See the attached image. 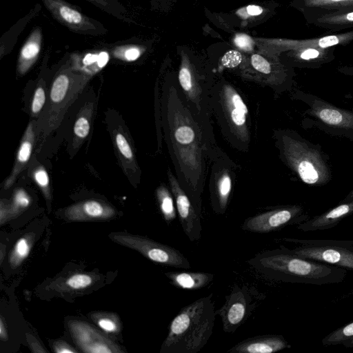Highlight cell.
<instances>
[{
    "mask_svg": "<svg viewBox=\"0 0 353 353\" xmlns=\"http://www.w3.org/2000/svg\"><path fill=\"white\" fill-rule=\"evenodd\" d=\"M163 97L165 136L176 178L201 215L208 161H215L224 157L180 85L171 82L163 88Z\"/></svg>",
    "mask_w": 353,
    "mask_h": 353,
    "instance_id": "1",
    "label": "cell"
},
{
    "mask_svg": "<svg viewBox=\"0 0 353 353\" xmlns=\"http://www.w3.org/2000/svg\"><path fill=\"white\" fill-rule=\"evenodd\" d=\"M247 262L265 279L284 283L316 285L339 283L347 274L343 268L300 257L282 245L261 251Z\"/></svg>",
    "mask_w": 353,
    "mask_h": 353,
    "instance_id": "2",
    "label": "cell"
},
{
    "mask_svg": "<svg viewBox=\"0 0 353 353\" xmlns=\"http://www.w3.org/2000/svg\"><path fill=\"white\" fill-rule=\"evenodd\" d=\"M274 139L280 159L302 183L322 187L332 180L330 157L320 144L291 129L275 130Z\"/></svg>",
    "mask_w": 353,
    "mask_h": 353,
    "instance_id": "3",
    "label": "cell"
},
{
    "mask_svg": "<svg viewBox=\"0 0 353 353\" xmlns=\"http://www.w3.org/2000/svg\"><path fill=\"white\" fill-rule=\"evenodd\" d=\"M216 315L212 293L182 307L169 325L160 352H199L213 333Z\"/></svg>",
    "mask_w": 353,
    "mask_h": 353,
    "instance_id": "4",
    "label": "cell"
},
{
    "mask_svg": "<svg viewBox=\"0 0 353 353\" xmlns=\"http://www.w3.org/2000/svg\"><path fill=\"white\" fill-rule=\"evenodd\" d=\"M211 111L226 140L239 150L246 151L251 141L249 111L233 85L223 83L210 87L209 112Z\"/></svg>",
    "mask_w": 353,
    "mask_h": 353,
    "instance_id": "5",
    "label": "cell"
},
{
    "mask_svg": "<svg viewBox=\"0 0 353 353\" xmlns=\"http://www.w3.org/2000/svg\"><path fill=\"white\" fill-rule=\"evenodd\" d=\"M291 97L306 105L302 120L304 128H315L331 137L353 141V109L336 106L319 96L301 90H295Z\"/></svg>",
    "mask_w": 353,
    "mask_h": 353,
    "instance_id": "6",
    "label": "cell"
},
{
    "mask_svg": "<svg viewBox=\"0 0 353 353\" xmlns=\"http://www.w3.org/2000/svg\"><path fill=\"white\" fill-rule=\"evenodd\" d=\"M298 245L290 250L309 260L353 270V240L283 238Z\"/></svg>",
    "mask_w": 353,
    "mask_h": 353,
    "instance_id": "7",
    "label": "cell"
},
{
    "mask_svg": "<svg viewBox=\"0 0 353 353\" xmlns=\"http://www.w3.org/2000/svg\"><path fill=\"white\" fill-rule=\"evenodd\" d=\"M265 299V294L252 285L235 284L225 302L216 310L225 333H234Z\"/></svg>",
    "mask_w": 353,
    "mask_h": 353,
    "instance_id": "8",
    "label": "cell"
},
{
    "mask_svg": "<svg viewBox=\"0 0 353 353\" xmlns=\"http://www.w3.org/2000/svg\"><path fill=\"white\" fill-rule=\"evenodd\" d=\"M87 80L85 77L72 74L69 70L61 72L56 77L50 90V103L45 117L43 137L57 127L63 112L77 97Z\"/></svg>",
    "mask_w": 353,
    "mask_h": 353,
    "instance_id": "9",
    "label": "cell"
},
{
    "mask_svg": "<svg viewBox=\"0 0 353 353\" xmlns=\"http://www.w3.org/2000/svg\"><path fill=\"white\" fill-rule=\"evenodd\" d=\"M109 237L114 243L134 250L153 262L176 268H191L188 259L179 250L148 237L124 232H112Z\"/></svg>",
    "mask_w": 353,
    "mask_h": 353,
    "instance_id": "10",
    "label": "cell"
},
{
    "mask_svg": "<svg viewBox=\"0 0 353 353\" xmlns=\"http://www.w3.org/2000/svg\"><path fill=\"white\" fill-rule=\"evenodd\" d=\"M310 218L307 210L302 205H282L247 218L241 228L249 232L267 234L297 225Z\"/></svg>",
    "mask_w": 353,
    "mask_h": 353,
    "instance_id": "11",
    "label": "cell"
},
{
    "mask_svg": "<svg viewBox=\"0 0 353 353\" xmlns=\"http://www.w3.org/2000/svg\"><path fill=\"white\" fill-rule=\"evenodd\" d=\"M168 178L182 229L190 241H198L202 233L201 215L170 169L168 170Z\"/></svg>",
    "mask_w": 353,
    "mask_h": 353,
    "instance_id": "12",
    "label": "cell"
},
{
    "mask_svg": "<svg viewBox=\"0 0 353 353\" xmlns=\"http://www.w3.org/2000/svg\"><path fill=\"white\" fill-rule=\"evenodd\" d=\"M68 328L76 345L88 353L122 352L119 347L90 324L81 321H71Z\"/></svg>",
    "mask_w": 353,
    "mask_h": 353,
    "instance_id": "13",
    "label": "cell"
},
{
    "mask_svg": "<svg viewBox=\"0 0 353 353\" xmlns=\"http://www.w3.org/2000/svg\"><path fill=\"white\" fill-rule=\"evenodd\" d=\"M210 201L213 211L223 214L228 206L232 190V172L229 161L221 159L214 161L210 179Z\"/></svg>",
    "mask_w": 353,
    "mask_h": 353,
    "instance_id": "14",
    "label": "cell"
},
{
    "mask_svg": "<svg viewBox=\"0 0 353 353\" xmlns=\"http://www.w3.org/2000/svg\"><path fill=\"white\" fill-rule=\"evenodd\" d=\"M55 19L72 31L90 34H99V27L79 11L63 0H42Z\"/></svg>",
    "mask_w": 353,
    "mask_h": 353,
    "instance_id": "15",
    "label": "cell"
},
{
    "mask_svg": "<svg viewBox=\"0 0 353 353\" xmlns=\"http://www.w3.org/2000/svg\"><path fill=\"white\" fill-rule=\"evenodd\" d=\"M64 215L70 221H104L113 218L116 211L103 201L87 200L68 207Z\"/></svg>",
    "mask_w": 353,
    "mask_h": 353,
    "instance_id": "16",
    "label": "cell"
},
{
    "mask_svg": "<svg viewBox=\"0 0 353 353\" xmlns=\"http://www.w3.org/2000/svg\"><path fill=\"white\" fill-rule=\"evenodd\" d=\"M353 214V199L341 201L334 208H330L321 214L310 218L307 221L297 225L296 228L303 232L323 230L336 226L343 219Z\"/></svg>",
    "mask_w": 353,
    "mask_h": 353,
    "instance_id": "17",
    "label": "cell"
},
{
    "mask_svg": "<svg viewBox=\"0 0 353 353\" xmlns=\"http://www.w3.org/2000/svg\"><path fill=\"white\" fill-rule=\"evenodd\" d=\"M282 335L264 334L244 339L228 350L229 353H274L290 348Z\"/></svg>",
    "mask_w": 353,
    "mask_h": 353,
    "instance_id": "18",
    "label": "cell"
},
{
    "mask_svg": "<svg viewBox=\"0 0 353 353\" xmlns=\"http://www.w3.org/2000/svg\"><path fill=\"white\" fill-rule=\"evenodd\" d=\"M296 6L308 23L324 14L353 10V0H296Z\"/></svg>",
    "mask_w": 353,
    "mask_h": 353,
    "instance_id": "19",
    "label": "cell"
},
{
    "mask_svg": "<svg viewBox=\"0 0 353 353\" xmlns=\"http://www.w3.org/2000/svg\"><path fill=\"white\" fill-rule=\"evenodd\" d=\"M334 47L296 48L293 49L292 58L297 67L319 69L334 60Z\"/></svg>",
    "mask_w": 353,
    "mask_h": 353,
    "instance_id": "20",
    "label": "cell"
},
{
    "mask_svg": "<svg viewBox=\"0 0 353 353\" xmlns=\"http://www.w3.org/2000/svg\"><path fill=\"white\" fill-rule=\"evenodd\" d=\"M170 283L183 290H196L203 288L212 282L214 275L203 272L171 271L165 273Z\"/></svg>",
    "mask_w": 353,
    "mask_h": 353,
    "instance_id": "21",
    "label": "cell"
},
{
    "mask_svg": "<svg viewBox=\"0 0 353 353\" xmlns=\"http://www.w3.org/2000/svg\"><path fill=\"white\" fill-rule=\"evenodd\" d=\"M34 130L33 123L27 127L21 139L15 160V163L10 176L4 183V189L10 188L15 182L17 176L28 163L34 147Z\"/></svg>",
    "mask_w": 353,
    "mask_h": 353,
    "instance_id": "22",
    "label": "cell"
},
{
    "mask_svg": "<svg viewBox=\"0 0 353 353\" xmlns=\"http://www.w3.org/2000/svg\"><path fill=\"white\" fill-rule=\"evenodd\" d=\"M41 30L37 28L23 46L17 64V72L19 74H26L36 61L41 50Z\"/></svg>",
    "mask_w": 353,
    "mask_h": 353,
    "instance_id": "23",
    "label": "cell"
},
{
    "mask_svg": "<svg viewBox=\"0 0 353 353\" xmlns=\"http://www.w3.org/2000/svg\"><path fill=\"white\" fill-rule=\"evenodd\" d=\"M316 27L332 32L353 29V10L336 12L316 17L308 22Z\"/></svg>",
    "mask_w": 353,
    "mask_h": 353,
    "instance_id": "24",
    "label": "cell"
},
{
    "mask_svg": "<svg viewBox=\"0 0 353 353\" xmlns=\"http://www.w3.org/2000/svg\"><path fill=\"white\" fill-rule=\"evenodd\" d=\"M35 234L29 232L19 239L11 250L8 262L12 268H17L28 257L34 244Z\"/></svg>",
    "mask_w": 353,
    "mask_h": 353,
    "instance_id": "25",
    "label": "cell"
},
{
    "mask_svg": "<svg viewBox=\"0 0 353 353\" xmlns=\"http://www.w3.org/2000/svg\"><path fill=\"white\" fill-rule=\"evenodd\" d=\"M159 207L164 221L170 224L176 216V208L171 190L164 184L159 185L156 190Z\"/></svg>",
    "mask_w": 353,
    "mask_h": 353,
    "instance_id": "26",
    "label": "cell"
},
{
    "mask_svg": "<svg viewBox=\"0 0 353 353\" xmlns=\"http://www.w3.org/2000/svg\"><path fill=\"white\" fill-rule=\"evenodd\" d=\"M352 337L353 321L331 332L321 340V343L323 345H339Z\"/></svg>",
    "mask_w": 353,
    "mask_h": 353,
    "instance_id": "27",
    "label": "cell"
},
{
    "mask_svg": "<svg viewBox=\"0 0 353 353\" xmlns=\"http://www.w3.org/2000/svg\"><path fill=\"white\" fill-rule=\"evenodd\" d=\"M31 199L28 194L22 188L15 190L11 208L10 217H15L26 210L30 205Z\"/></svg>",
    "mask_w": 353,
    "mask_h": 353,
    "instance_id": "28",
    "label": "cell"
},
{
    "mask_svg": "<svg viewBox=\"0 0 353 353\" xmlns=\"http://www.w3.org/2000/svg\"><path fill=\"white\" fill-rule=\"evenodd\" d=\"M93 321L104 332L116 333L119 330L120 324L117 316L109 313H99L93 315Z\"/></svg>",
    "mask_w": 353,
    "mask_h": 353,
    "instance_id": "29",
    "label": "cell"
},
{
    "mask_svg": "<svg viewBox=\"0 0 353 353\" xmlns=\"http://www.w3.org/2000/svg\"><path fill=\"white\" fill-rule=\"evenodd\" d=\"M93 283V278L88 274L79 273L75 274L68 278L65 281V285L71 290H78L86 288L90 286Z\"/></svg>",
    "mask_w": 353,
    "mask_h": 353,
    "instance_id": "30",
    "label": "cell"
},
{
    "mask_svg": "<svg viewBox=\"0 0 353 353\" xmlns=\"http://www.w3.org/2000/svg\"><path fill=\"white\" fill-rule=\"evenodd\" d=\"M34 180L43 191L48 201H50L49 177L44 168L39 167L33 172Z\"/></svg>",
    "mask_w": 353,
    "mask_h": 353,
    "instance_id": "31",
    "label": "cell"
},
{
    "mask_svg": "<svg viewBox=\"0 0 353 353\" xmlns=\"http://www.w3.org/2000/svg\"><path fill=\"white\" fill-rule=\"evenodd\" d=\"M140 54V50L135 46H121L117 48L114 51V57L128 61L136 60L139 57Z\"/></svg>",
    "mask_w": 353,
    "mask_h": 353,
    "instance_id": "32",
    "label": "cell"
},
{
    "mask_svg": "<svg viewBox=\"0 0 353 353\" xmlns=\"http://www.w3.org/2000/svg\"><path fill=\"white\" fill-rule=\"evenodd\" d=\"M251 64L257 72L263 74L269 75L273 72L270 62L259 54H254L251 57Z\"/></svg>",
    "mask_w": 353,
    "mask_h": 353,
    "instance_id": "33",
    "label": "cell"
},
{
    "mask_svg": "<svg viewBox=\"0 0 353 353\" xmlns=\"http://www.w3.org/2000/svg\"><path fill=\"white\" fill-rule=\"evenodd\" d=\"M90 122L88 118L85 116L79 117L74 126V132L79 139H84L88 134L90 131Z\"/></svg>",
    "mask_w": 353,
    "mask_h": 353,
    "instance_id": "34",
    "label": "cell"
},
{
    "mask_svg": "<svg viewBox=\"0 0 353 353\" xmlns=\"http://www.w3.org/2000/svg\"><path fill=\"white\" fill-rule=\"evenodd\" d=\"M242 61L241 54L236 50L228 51L221 59L222 65L228 68H233L239 65Z\"/></svg>",
    "mask_w": 353,
    "mask_h": 353,
    "instance_id": "35",
    "label": "cell"
},
{
    "mask_svg": "<svg viewBox=\"0 0 353 353\" xmlns=\"http://www.w3.org/2000/svg\"><path fill=\"white\" fill-rule=\"evenodd\" d=\"M115 140L117 148L121 154L126 159L130 161H132L134 158L133 152L125 137L121 133L118 132L116 135Z\"/></svg>",
    "mask_w": 353,
    "mask_h": 353,
    "instance_id": "36",
    "label": "cell"
},
{
    "mask_svg": "<svg viewBox=\"0 0 353 353\" xmlns=\"http://www.w3.org/2000/svg\"><path fill=\"white\" fill-rule=\"evenodd\" d=\"M46 101L45 90L42 87H38L34 94L31 104V112L33 115H37L42 109Z\"/></svg>",
    "mask_w": 353,
    "mask_h": 353,
    "instance_id": "37",
    "label": "cell"
},
{
    "mask_svg": "<svg viewBox=\"0 0 353 353\" xmlns=\"http://www.w3.org/2000/svg\"><path fill=\"white\" fill-rule=\"evenodd\" d=\"M235 45L245 51H250L254 46L252 38L245 34H238L234 39Z\"/></svg>",
    "mask_w": 353,
    "mask_h": 353,
    "instance_id": "38",
    "label": "cell"
},
{
    "mask_svg": "<svg viewBox=\"0 0 353 353\" xmlns=\"http://www.w3.org/2000/svg\"><path fill=\"white\" fill-rule=\"evenodd\" d=\"M54 352L57 353H74L77 350L63 341L54 343L53 346Z\"/></svg>",
    "mask_w": 353,
    "mask_h": 353,
    "instance_id": "39",
    "label": "cell"
},
{
    "mask_svg": "<svg viewBox=\"0 0 353 353\" xmlns=\"http://www.w3.org/2000/svg\"><path fill=\"white\" fill-rule=\"evenodd\" d=\"M10 218V210L6 205L1 201L0 207V223L3 225Z\"/></svg>",
    "mask_w": 353,
    "mask_h": 353,
    "instance_id": "40",
    "label": "cell"
},
{
    "mask_svg": "<svg viewBox=\"0 0 353 353\" xmlns=\"http://www.w3.org/2000/svg\"><path fill=\"white\" fill-rule=\"evenodd\" d=\"M27 339L28 340L29 345H30V348L32 349V352H46V350L43 349L42 347L40 345V344L38 343L37 341L34 338H32L31 336H28V337L27 336Z\"/></svg>",
    "mask_w": 353,
    "mask_h": 353,
    "instance_id": "41",
    "label": "cell"
},
{
    "mask_svg": "<svg viewBox=\"0 0 353 353\" xmlns=\"http://www.w3.org/2000/svg\"><path fill=\"white\" fill-rule=\"evenodd\" d=\"M0 338L3 341H7L8 340V334L6 324L4 322L2 316L0 319Z\"/></svg>",
    "mask_w": 353,
    "mask_h": 353,
    "instance_id": "42",
    "label": "cell"
},
{
    "mask_svg": "<svg viewBox=\"0 0 353 353\" xmlns=\"http://www.w3.org/2000/svg\"><path fill=\"white\" fill-rule=\"evenodd\" d=\"M247 12L252 16L259 15L263 12V8L259 6L250 5L247 7Z\"/></svg>",
    "mask_w": 353,
    "mask_h": 353,
    "instance_id": "43",
    "label": "cell"
},
{
    "mask_svg": "<svg viewBox=\"0 0 353 353\" xmlns=\"http://www.w3.org/2000/svg\"><path fill=\"white\" fill-rule=\"evenodd\" d=\"M337 70L342 74L353 77V65H341L337 68Z\"/></svg>",
    "mask_w": 353,
    "mask_h": 353,
    "instance_id": "44",
    "label": "cell"
},
{
    "mask_svg": "<svg viewBox=\"0 0 353 353\" xmlns=\"http://www.w3.org/2000/svg\"><path fill=\"white\" fill-rule=\"evenodd\" d=\"M88 1L91 2L92 3L103 8V9H108L110 8V4L107 1V0H86Z\"/></svg>",
    "mask_w": 353,
    "mask_h": 353,
    "instance_id": "45",
    "label": "cell"
},
{
    "mask_svg": "<svg viewBox=\"0 0 353 353\" xmlns=\"http://www.w3.org/2000/svg\"><path fill=\"white\" fill-rule=\"evenodd\" d=\"M342 345L347 348L353 347V337L343 342Z\"/></svg>",
    "mask_w": 353,
    "mask_h": 353,
    "instance_id": "46",
    "label": "cell"
},
{
    "mask_svg": "<svg viewBox=\"0 0 353 353\" xmlns=\"http://www.w3.org/2000/svg\"><path fill=\"white\" fill-rule=\"evenodd\" d=\"M351 199H353V188L345 196V197L341 201H348V200H351Z\"/></svg>",
    "mask_w": 353,
    "mask_h": 353,
    "instance_id": "47",
    "label": "cell"
}]
</instances>
